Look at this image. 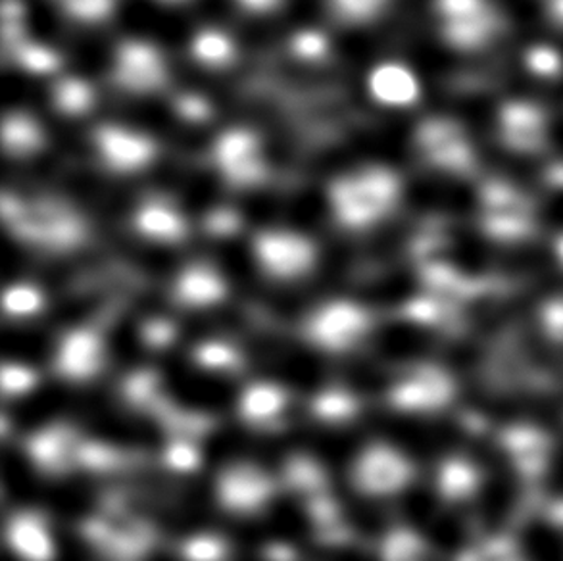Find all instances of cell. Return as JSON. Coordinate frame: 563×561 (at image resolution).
<instances>
[{"label": "cell", "instance_id": "cell-1", "mask_svg": "<svg viewBox=\"0 0 563 561\" xmlns=\"http://www.w3.org/2000/svg\"><path fill=\"white\" fill-rule=\"evenodd\" d=\"M335 220L344 229H374L400 205L402 179L385 167H364L356 175L331 183Z\"/></svg>", "mask_w": 563, "mask_h": 561}, {"label": "cell", "instance_id": "cell-17", "mask_svg": "<svg viewBox=\"0 0 563 561\" xmlns=\"http://www.w3.org/2000/svg\"><path fill=\"white\" fill-rule=\"evenodd\" d=\"M51 105L54 114L79 122L85 116L91 114L92 110H99L100 95L91 81L68 74L51 84Z\"/></svg>", "mask_w": 563, "mask_h": 561}, {"label": "cell", "instance_id": "cell-13", "mask_svg": "<svg viewBox=\"0 0 563 561\" xmlns=\"http://www.w3.org/2000/svg\"><path fill=\"white\" fill-rule=\"evenodd\" d=\"M218 494L231 512H252L269 498L272 483L254 465H233L221 475Z\"/></svg>", "mask_w": 563, "mask_h": 561}, {"label": "cell", "instance_id": "cell-8", "mask_svg": "<svg viewBox=\"0 0 563 561\" xmlns=\"http://www.w3.org/2000/svg\"><path fill=\"white\" fill-rule=\"evenodd\" d=\"M364 92L377 107L398 114L418 105L423 97V81L408 62L387 58L364 77Z\"/></svg>", "mask_w": 563, "mask_h": 561}, {"label": "cell", "instance_id": "cell-21", "mask_svg": "<svg viewBox=\"0 0 563 561\" xmlns=\"http://www.w3.org/2000/svg\"><path fill=\"white\" fill-rule=\"evenodd\" d=\"M329 0H283V28L287 35L300 31H323Z\"/></svg>", "mask_w": 563, "mask_h": 561}, {"label": "cell", "instance_id": "cell-23", "mask_svg": "<svg viewBox=\"0 0 563 561\" xmlns=\"http://www.w3.org/2000/svg\"><path fill=\"white\" fill-rule=\"evenodd\" d=\"M390 0H329L331 12H335L343 25H366L379 20Z\"/></svg>", "mask_w": 563, "mask_h": 561}, {"label": "cell", "instance_id": "cell-25", "mask_svg": "<svg viewBox=\"0 0 563 561\" xmlns=\"http://www.w3.org/2000/svg\"><path fill=\"white\" fill-rule=\"evenodd\" d=\"M43 306V296L38 288L27 283H15L4 293V311L12 318H27Z\"/></svg>", "mask_w": 563, "mask_h": 561}, {"label": "cell", "instance_id": "cell-30", "mask_svg": "<svg viewBox=\"0 0 563 561\" xmlns=\"http://www.w3.org/2000/svg\"><path fill=\"white\" fill-rule=\"evenodd\" d=\"M244 14L272 15L282 10L283 0H236Z\"/></svg>", "mask_w": 563, "mask_h": 561}, {"label": "cell", "instance_id": "cell-20", "mask_svg": "<svg viewBox=\"0 0 563 561\" xmlns=\"http://www.w3.org/2000/svg\"><path fill=\"white\" fill-rule=\"evenodd\" d=\"M287 406V395L282 388L267 383H258L254 387L244 391L243 400H241V414L249 424H269Z\"/></svg>", "mask_w": 563, "mask_h": 561}, {"label": "cell", "instance_id": "cell-4", "mask_svg": "<svg viewBox=\"0 0 563 561\" xmlns=\"http://www.w3.org/2000/svg\"><path fill=\"white\" fill-rule=\"evenodd\" d=\"M252 256L262 272L283 280L302 277L318 262V251L310 237L292 229L260 231L252 243Z\"/></svg>", "mask_w": 563, "mask_h": 561}, {"label": "cell", "instance_id": "cell-22", "mask_svg": "<svg viewBox=\"0 0 563 561\" xmlns=\"http://www.w3.org/2000/svg\"><path fill=\"white\" fill-rule=\"evenodd\" d=\"M287 53L306 66H321L331 58V35L325 31H300L287 35Z\"/></svg>", "mask_w": 563, "mask_h": 561}, {"label": "cell", "instance_id": "cell-7", "mask_svg": "<svg viewBox=\"0 0 563 561\" xmlns=\"http://www.w3.org/2000/svg\"><path fill=\"white\" fill-rule=\"evenodd\" d=\"M118 45L120 43L108 37L100 30V25H76L74 31H69L62 54L69 74L91 84L100 79L112 81L118 62Z\"/></svg>", "mask_w": 563, "mask_h": 561}, {"label": "cell", "instance_id": "cell-6", "mask_svg": "<svg viewBox=\"0 0 563 561\" xmlns=\"http://www.w3.org/2000/svg\"><path fill=\"white\" fill-rule=\"evenodd\" d=\"M158 154L156 141L130 125L110 122L95 130V158L112 174L146 172Z\"/></svg>", "mask_w": 563, "mask_h": 561}, {"label": "cell", "instance_id": "cell-32", "mask_svg": "<svg viewBox=\"0 0 563 561\" xmlns=\"http://www.w3.org/2000/svg\"><path fill=\"white\" fill-rule=\"evenodd\" d=\"M162 2H168V4H177V7H179V2H185V0H162Z\"/></svg>", "mask_w": 563, "mask_h": 561}, {"label": "cell", "instance_id": "cell-24", "mask_svg": "<svg viewBox=\"0 0 563 561\" xmlns=\"http://www.w3.org/2000/svg\"><path fill=\"white\" fill-rule=\"evenodd\" d=\"M64 14L76 25H100L112 18L118 0H58Z\"/></svg>", "mask_w": 563, "mask_h": 561}, {"label": "cell", "instance_id": "cell-12", "mask_svg": "<svg viewBox=\"0 0 563 561\" xmlns=\"http://www.w3.org/2000/svg\"><path fill=\"white\" fill-rule=\"evenodd\" d=\"M104 365V344L97 334L77 329L66 334L58 346L56 367L62 377L71 381L91 380Z\"/></svg>", "mask_w": 563, "mask_h": 561}, {"label": "cell", "instance_id": "cell-2", "mask_svg": "<svg viewBox=\"0 0 563 561\" xmlns=\"http://www.w3.org/2000/svg\"><path fill=\"white\" fill-rule=\"evenodd\" d=\"M112 18L125 38L145 41L174 53L189 51L200 30L177 4L162 0H118Z\"/></svg>", "mask_w": 563, "mask_h": 561}, {"label": "cell", "instance_id": "cell-3", "mask_svg": "<svg viewBox=\"0 0 563 561\" xmlns=\"http://www.w3.org/2000/svg\"><path fill=\"white\" fill-rule=\"evenodd\" d=\"M210 156L223 179L236 190L267 182L269 166L256 131L236 125L218 131Z\"/></svg>", "mask_w": 563, "mask_h": 561}, {"label": "cell", "instance_id": "cell-31", "mask_svg": "<svg viewBox=\"0 0 563 561\" xmlns=\"http://www.w3.org/2000/svg\"><path fill=\"white\" fill-rule=\"evenodd\" d=\"M550 14L563 25V0H550Z\"/></svg>", "mask_w": 563, "mask_h": 561}, {"label": "cell", "instance_id": "cell-10", "mask_svg": "<svg viewBox=\"0 0 563 561\" xmlns=\"http://www.w3.org/2000/svg\"><path fill=\"white\" fill-rule=\"evenodd\" d=\"M411 470L400 452L385 444L367 447L354 463V483L374 496L395 494L410 481Z\"/></svg>", "mask_w": 563, "mask_h": 561}, {"label": "cell", "instance_id": "cell-29", "mask_svg": "<svg viewBox=\"0 0 563 561\" xmlns=\"http://www.w3.org/2000/svg\"><path fill=\"white\" fill-rule=\"evenodd\" d=\"M198 358L210 367H229L233 365V354L225 346H205Z\"/></svg>", "mask_w": 563, "mask_h": 561}, {"label": "cell", "instance_id": "cell-19", "mask_svg": "<svg viewBox=\"0 0 563 561\" xmlns=\"http://www.w3.org/2000/svg\"><path fill=\"white\" fill-rule=\"evenodd\" d=\"M225 295V285L220 274L208 266H190L177 280V296L189 306H208Z\"/></svg>", "mask_w": 563, "mask_h": 561}, {"label": "cell", "instance_id": "cell-26", "mask_svg": "<svg viewBox=\"0 0 563 561\" xmlns=\"http://www.w3.org/2000/svg\"><path fill=\"white\" fill-rule=\"evenodd\" d=\"M527 72L539 79H556L563 74V56L549 45H534L526 53Z\"/></svg>", "mask_w": 563, "mask_h": 561}, {"label": "cell", "instance_id": "cell-9", "mask_svg": "<svg viewBox=\"0 0 563 561\" xmlns=\"http://www.w3.org/2000/svg\"><path fill=\"white\" fill-rule=\"evenodd\" d=\"M369 331V316L352 302H331L321 306L310 321V337L321 349H354Z\"/></svg>", "mask_w": 563, "mask_h": 561}, {"label": "cell", "instance_id": "cell-28", "mask_svg": "<svg viewBox=\"0 0 563 561\" xmlns=\"http://www.w3.org/2000/svg\"><path fill=\"white\" fill-rule=\"evenodd\" d=\"M221 556L223 547L218 540L200 539L189 547V558L192 561H220Z\"/></svg>", "mask_w": 563, "mask_h": 561}, {"label": "cell", "instance_id": "cell-14", "mask_svg": "<svg viewBox=\"0 0 563 561\" xmlns=\"http://www.w3.org/2000/svg\"><path fill=\"white\" fill-rule=\"evenodd\" d=\"M133 226L141 239L156 246H172L187 237V218L181 210L161 200L141 202Z\"/></svg>", "mask_w": 563, "mask_h": 561}, {"label": "cell", "instance_id": "cell-16", "mask_svg": "<svg viewBox=\"0 0 563 561\" xmlns=\"http://www.w3.org/2000/svg\"><path fill=\"white\" fill-rule=\"evenodd\" d=\"M241 54L235 37L229 31L218 28H200L189 48L190 61L212 74H223L235 68Z\"/></svg>", "mask_w": 563, "mask_h": 561}, {"label": "cell", "instance_id": "cell-5", "mask_svg": "<svg viewBox=\"0 0 563 561\" xmlns=\"http://www.w3.org/2000/svg\"><path fill=\"white\" fill-rule=\"evenodd\" d=\"M112 84L120 91L135 95L162 92L164 87L172 85L169 58L158 46L135 38H123L118 45Z\"/></svg>", "mask_w": 563, "mask_h": 561}, {"label": "cell", "instance_id": "cell-11", "mask_svg": "<svg viewBox=\"0 0 563 561\" xmlns=\"http://www.w3.org/2000/svg\"><path fill=\"white\" fill-rule=\"evenodd\" d=\"M8 548L22 561H54L56 542L48 524L35 512H18L8 519Z\"/></svg>", "mask_w": 563, "mask_h": 561}, {"label": "cell", "instance_id": "cell-27", "mask_svg": "<svg viewBox=\"0 0 563 561\" xmlns=\"http://www.w3.org/2000/svg\"><path fill=\"white\" fill-rule=\"evenodd\" d=\"M4 393L7 395H18V393H25V391H30L33 387V383H35V375L30 372V370H25V367H20V365H10L4 364Z\"/></svg>", "mask_w": 563, "mask_h": 561}, {"label": "cell", "instance_id": "cell-18", "mask_svg": "<svg viewBox=\"0 0 563 561\" xmlns=\"http://www.w3.org/2000/svg\"><path fill=\"white\" fill-rule=\"evenodd\" d=\"M4 53L10 58L12 66L27 72L31 76L48 79L66 66L64 54L60 51H56L53 46L25 41V38L18 41L14 45L7 46Z\"/></svg>", "mask_w": 563, "mask_h": 561}, {"label": "cell", "instance_id": "cell-15", "mask_svg": "<svg viewBox=\"0 0 563 561\" xmlns=\"http://www.w3.org/2000/svg\"><path fill=\"white\" fill-rule=\"evenodd\" d=\"M2 143L10 160L30 162L48 146L41 118L27 112H4Z\"/></svg>", "mask_w": 563, "mask_h": 561}]
</instances>
